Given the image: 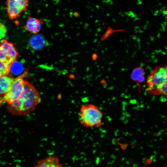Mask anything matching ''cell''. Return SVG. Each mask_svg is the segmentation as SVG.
<instances>
[{
  "label": "cell",
  "instance_id": "cell-4",
  "mask_svg": "<svg viewBox=\"0 0 167 167\" xmlns=\"http://www.w3.org/2000/svg\"><path fill=\"white\" fill-rule=\"evenodd\" d=\"M24 76L22 75L15 78L9 91L5 95L0 97V105L3 103L10 104L21 96L24 89Z\"/></svg>",
  "mask_w": 167,
  "mask_h": 167
},
{
  "label": "cell",
  "instance_id": "cell-8",
  "mask_svg": "<svg viewBox=\"0 0 167 167\" xmlns=\"http://www.w3.org/2000/svg\"><path fill=\"white\" fill-rule=\"evenodd\" d=\"M34 167H64L58 157L55 155H50L37 161Z\"/></svg>",
  "mask_w": 167,
  "mask_h": 167
},
{
  "label": "cell",
  "instance_id": "cell-5",
  "mask_svg": "<svg viewBox=\"0 0 167 167\" xmlns=\"http://www.w3.org/2000/svg\"><path fill=\"white\" fill-rule=\"evenodd\" d=\"M18 52L14 44L6 40L0 41V61L10 64L17 60Z\"/></svg>",
  "mask_w": 167,
  "mask_h": 167
},
{
  "label": "cell",
  "instance_id": "cell-1",
  "mask_svg": "<svg viewBox=\"0 0 167 167\" xmlns=\"http://www.w3.org/2000/svg\"><path fill=\"white\" fill-rule=\"evenodd\" d=\"M41 101L38 91L32 84L25 80L22 95L8 104L9 111L13 114L25 115L33 111Z\"/></svg>",
  "mask_w": 167,
  "mask_h": 167
},
{
  "label": "cell",
  "instance_id": "cell-6",
  "mask_svg": "<svg viewBox=\"0 0 167 167\" xmlns=\"http://www.w3.org/2000/svg\"><path fill=\"white\" fill-rule=\"evenodd\" d=\"M29 1L27 0H8L6 2V9L9 18L13 19L18 17L26 10Z\"/></svg>",
  "mask_w": 167,
  "mask_h": 167
},
{
  "label": "cell",
  "instance_id": "cell-7",
  "mask_svg": "<svg viewBox=\"0 0 167 167\" xmlns=\"http://www.w3.org/2000/svg\"><path fill=\"white\" fill-rule=\"evenodd\" d=\"M28 47L34 51H40L48 45V43L42 35L36 34L32 36L28 41Z\"/></svg>",
  "mask_w": 167,
  "mask_h": 167
},
{
  "label": "cell",
  "instance_id": "cell-13",
  "mask_svg": "<svg viewBox=\"0 0 167 167\" xmlns=\"http://www.w3.org/2000/svg\"><path fill=\"white\" fill-rule=\"evenodd\" d=\"M9 69L10 64L0 61V77L8 76Z\"/></svg>",
  "mask_w": 167,
  "mask_h": 167
},
{
  "label": "cell",
  "instance_id": "cell-14",
  "mask_svg": "<svg viewBox=\"0 0 167 167\" xmlns=\"http://www.w3.org/2000/svg\"><path fill=\"white\" fill-rule=\"evenodd\" d=\"M7 29L6 26L0 22V40L4 37L6 34Z\"/></svg>",
  "mask_w": 167,
  "mask_h": 167
},
{
  "label": "cell",
  "instance_id": "cell-2",
  "mask_svg": "<svg viewBox=\"0 0 167 167\" xmlns=\"http://www.w3.org/2000/svg\"><path fill=\"white\" fill-rule=\"evenodd\" d=\"M167 67H157L148 76L146 90L154 95H167Z\"/></svg>",
  "mask_w": 167,
  "mask_h": 167
},
{
  "label": "cell",
  "instance_id": "cell-11",
  "mask_svg": "<svg viewBox=\"0 0 167 167\" xmlns=\"http://www.w3.org/2000/svg\"><path fill=\"white\" fill-rule=\"evenodd\" d=\"M24 66L20 62L15 60L10 64L9 73L11 74L10 77L13 78V75L18 77L24 75L22 74L24 71Z\"/></svg>",
  "mask_w": 167,
  "mask_h": 167
},
{
  "label": "cell",
  "instance_id": "cell-10",
  "mask_svg": "<svg viewBox=\"0 0 167 167\" xmlns=\"http://www.w3.org/2000/svg\"><path fill=\"white\" fill-rule=\"evenodd\" d=\"M14 79L8 75L0 77V96H3L8 92Z\"/></svg>",
  "mask_w": 167,
  "mask_h": 167
},
{
  "label": "cell",
  "instance_id": "cell-9",
  "mask_svg": "<svg viewBox=\"0 0 167 167\" xmlns=\"http://www.w3.org/2000/svg\"><path fill=\"white\" fill-rule=\"evenodd\" d=\"M42 22L38 19L29 17L25 27V29L28 32L36 34L41 30Z\"/></svg>",
  "mask_w": 167,
  "mask_h": 167
},
{
  "label": "cell",
  "instance_id": "cell-3",
  "mask_svg": "<svg viewBox=\"0 0 167 167\" xmlns=\"http://www.w3.org/2000/svg\"><path fill=\"white\" fill-rule=\"evenodd\" d=\"M80 124L86 127H99L102 124L103 113L97 106L86 104L80 108L79 112Z\"/></svg>",
  "mask_w": 167,
  "mask_h": 167
},
{
  "label": "cell",
  "instance_id": "cell-12",
  "mask_svg": "<svg viewBox=\"0 0 167 167\" xmlns=\"http://www.w3.org/2000/svg\"><path fill=\"white\" fill-rule=\"evenodd\" d=\"M144 69L141 67H138L135 68L133 71L131 75V79L137 83H141L144 80L143 76Z\"/></svg>",
  "mask_w": 167,
  "mask_h": 167
}]
</instances>
